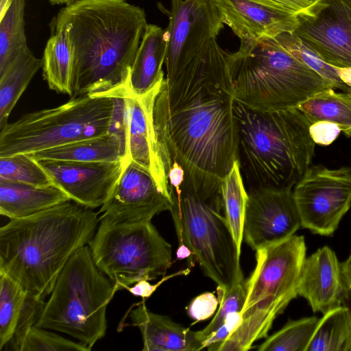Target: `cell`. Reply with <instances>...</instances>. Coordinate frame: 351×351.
<instances>
[{
	"label": "cell",
	"instance_id": "cell-1",
	"mask_svg": "<svg viewBox=\"0 0 351 351\" xmlns=\"http://www.w3.org/2000/svg\"><path fill=\"white\" fill-rule=\"evenodd\" d=\"M165 84L153 112L162 149L183 169L182 186L202 197L221 194V182L238 158L232 84L202 85L168 108Z\"/></svg>",
	"mask_w": 351,
	"mask_h": 351
},
{
	"label": "cell",
	"instance_id": "cell-2",
	"mask_svg": "<svg viewBox=\"0 0 351 351\" xmlns=\"http://www.w3.org/2000/svg\"><path fill=\"white\" fill-rule=\"evenodd\" d=\"M69 27L73 54L71 98H124L148 25L143 8L125 0H80L58 14Z\"/></svg>",
	"mask_w": 351,
	"mask_h": 351
},
{
	"label": "cell",
	"instance_id": "cell-3",
	"mask_svg": "<svg viewBox=\"0 0 351 351\" xmlns=\"http://www.w3.org/2000/svg\"><path fill=\"white\" fill-rule=\"evenodd\" d=\"M98 212L72 200L0 228V272L45 300L70 258L89 244Z\"/></svg>",
	"mask_w": 351,
	"mask_h": 351
},
{
	"label": "cell",
	"instance_id": "cell-4",
	"mask_svg": "<svg viewBox=\"0 0 351 351\" xmlns=\"http://www.w3.org/2000/svg\"><path fill=\"white\" fill-rule=\"evenodd\" d=\"M238 161L249 189H292L311 165V122L297 108L259 111L234 100Z\"/></svg>",
	"mask_w": 351,
	"mask_h": 351
},
{
	"label": "cell",
	"instance_id": "cell-5",
	"mask_svg": "<svg viewBox=\"0 0 351 351\" xmlns=\"http://www.w3.org/2000/svg\"><path fill=\"white\" fill-rule=\"evenodd\" d=\"M228 64L234 100L259 111L297 107L332 85L289 52L276 38L241 40ZM335 89V88H334Z\"/></svg>",
	"mask_w": 351,
	"mask_h": 351
},
{
	"label": "cell",
	"instance_id": "cell-6",
	"mask_svg": "<svg viewBox=\"0 0 351 351\" xmlns=\"http://www.w3.org/2000/svg\"><path fill=\"white\" fill-rule=\"evenodd\" d=\"M306 247L303 236L256 250V266L246 280V298L237 328L213 351H247L267 337L276 318L297 298Z\"/></svg>",
	"mask_w": 351,
	"mask_h": 351
},
{
	"label": "cell",
	"instance_id": "cell-7",
	"mask_svg": "<svg viewBox=\"0 0 351 351\" xmlns=\"http://www.w3.org/2000/svg\"><path fill=\"white\" fill-rule=\"evenodd\" d=\"M117 291L85 245L63 267L35 325L69 335L91 350L106 335L107 306Z\"/></svg>",
	"mask_w": 351,
	"mask_h": 351
},
{
	"label": "cell",
	"instance_id": "cell-8",
	"mask_svg": "<svg viewBox=\"0 0 351 351\" xmlns=\"http://www.w3.org/2000/svg\"><path fill=\"white\" fill-rule=\"evenodd\" d=\"M119 98H71L22 116L0 130V156L30 154L102 136L117 126Z\"/></svg>",
	"mask_w": 351,
	"mask_h": 351
},
{
	"label": "cell",
	"instance_id": "cell-9",
	"mask_svg": "<svg viewBox=\"0 0 351 351\" xmlns=\"http://www.w3.org/2000/svg\"><path fill=\"white\" fill-rule=\"evenodd\" d=\"M170 210L179 247H187L204 274L217 286L231 288L240 254L225 215L222 193L202 197L181 185L171 188Z\"/></svg>",
	"mask_w": 351,
	"mask_h": 351
},
{
	"label": "cell",
	"instance_id": "cell-10",
	"mask_svg": "<svg viewBox=\"0 0 351 351\" xmlns=\"http://www.w3.org/2000/svg\"><path fill=\"white\" fill-rule=\"evenodd\" d=\"M88 246L95 265L118 291L164 276L172 264L171 245L152 221H99Z\"/></svg>",
	"mask_w": 351,
	"mask_h": 351
},
{
	"label": "cell",
	"instance_id": "cell-11",
	"mask_svg": "<svg viewBox=\"0 0 351 351\" xmlns=\"http://www.w3.org/2000/svg\"><path fill=\"white\" fill-rule=\"evenodd\" d=\"M166 14L168 43L165 64L167 84L223 58L217 38L224 27L212 0H170Z\"/></svg>",
	"mask_w": 351,
	"mask_h": 351
},
{
	"label": "cell",
	"instance_id": "cell-12",
	"mask_svg": "<svg viewBox=\"0 0 351 351\" xmlns=\"http://www.w3.org/2000/svg\"><path fill=\"white\" fill-rule=\"evenodd\" d=\"M301 226L331 236L351 206V166H310L293 191Z\"/></svg>",
	"mask_w": 351,
	"mask_h": 351
},
{
	"label": "cell",
	"instance_id": "cell-13",
	"mask_svg": "<svg viewBox=\"0 0 351 351\" xmlns=\"http://www.w3.org/2000/svg\"><path fill=\"white\" fill-rule=\"evenodd\" d=\"M295 18L293 34L330 65L351 68V0H318Z\"/></svg>",
	"mask_w": 351,
	"mask_h": 351
},
{
	"label": "cell",
	"instance_id": "cell-14",
	"mask_svg": "<svg viewBox=\"0 0 351 351\" xmlns=\"http://www.w3.org/2000/svg\"><path fill=\"white\" fill-rule=\"evenodd\" d=\"M165 78L145 95L124 99V124L128 158L147 170L161 191L171 199L169 173L171 157L162 149L154 123V106Z\"/></svg>",
	"mask_w": 351,
	"mask_h": 351
},
{
	"label": "cell",
	"instance_id": "cell-15",
	"mask_svg": "<svg viewBox=\"0 0 351 351\" xmlns=\"http://www.w3.org/2000/svg\"><path fill=\"white\" fill-rule=\"evenodd\" d=\"M243 241L254 250L282 242L301 227L292 189H249Z\"/></svg>",
	"mask_w": 351,
	"mask_h": 351
},
{
	"label": "cell",
	"instance_id": "cell-16",
	"mask_svg": "<svg viewBox=\"0 0 351 351\" xmlns=\"http://www.w3.org/2000/svg\"><path fill=\"white\" fill-rule=\"evenodd\" d=\"M171 207V199L161 191L152 174L129 160L98 214L99 221L141 223L151 221Z\"/></svg>",
	"mask_w": 351,
	"mask_h": 351
},
{
	"label": "cell",
	"instance_id": "cell-17",
	"mask_svg": "<svg viewBox=\"0 0 351 351\" xmlns=\"http://www.w3.org/2000/svg\"><path fill=\"white\" fill-rule=\"evenodd\" d=\"M129 160L75 162L38 161L70 199L87 208L101 207L120 178Z\"/></svg>",
	"mask_w": 351,
	"mask_h": 351
},
{
	"label": "cell",
	"instance_id": "cell-18",
	"mask_svg": "<svg viewBox=\"0 0 351 351\" xmlns=\"http://www.w3.org/2000/svg\"><path fill=\"white\" fill-rule=\"evenodd\" d=\"M224 25L241 40H258L293 32L295 15L256 0H212Z\"/></svg>",
	"mask_w": 351,
	"mask_h": 351
},
{
	"label": "cell",
	"instance_id": "cell-19",
	"mask_svg": "<svg viewBox=\"0 0 351 351\" xmlns=\"http://www.w3.org/2000/svg\"><path fill=\"white\" fill-rule=\"evenodd\" d=\"M346 287L341 263L329 247L319 248L305 258L298 294L308 301L313 312L324 314L342 305Z\"/></svg>",
	"mask_w": 351,
	"mask_h": 351
},
{
	"label": "cell",
	"instance_id": "cell-20",
	"mask_svg": "<svg viewBox=\"0 0 351 351\" xmlns=\"http://www.w3.org/2000/svg\"><path fill=\"white\" fill-rule=\"evenodd\" d=\"M132 325L139 328L143 351H199L203 346L197 332L175 322L170 317L150 311L145 299L130 313Z\"/></svg>",
	"mask_w": 351,
	"mask_h": 351
},
{
	"label": "cell",
	"instance_id": "cell-21",
	"mask_svg": "<svg viewBox=\"0 0 351 351\" xmlns=\"http://www.w3.org/2000/svg\"><path fill=\"white\" fill-rule=\"evenodd\" d=\"M45 304L0 272V350L21 328L35 325Z\"/></svg>",
	"mask_w": 351,
	"mask_h": 351
},
{
	"label": "cell",
	"instance_id": "cell-22",
	"mask_svg": "<svg viewBox=\"0 0 351 351\" xmlns=\"http://www.w3.org/2000/svg\"><path fill=\"white\" fill-rule=\"evenodd\" d=\"M167 43L166 28L147 25L131 69L128 95L143 96L165 79Z\"/></svg>",
	"mask_w": 351,
	"mask_h": 351
},
{
	"label": "cell",
	"instance_id": "cell-23",
	"mask_svg": "<svg viewBox=\"0 0 351 351\" xmlns=\"http://www.w3.org/2000/svg\"><path fill=\"white\" fill-rule=\"evenodd\" d=\"M37 161L43 160L75 162L129 160L125 130L110 131L102 136L28 154Z\"/></svg>",
	"mask_w": 351,
	"mask_h": 351
},
{
	"label": "cell",
	"instance_id": "cell-24",
	"mask_svg": "<svg viewBox=\"0 0 351 351\" xmlns=\"http://www.w3.org/2000/svg\"><path fill=\"white\" fill-rule=\"evenodd\" d=\"M69 200L56 184L36 186L0 178V214L10 219L30 217Z\"/></svg>",
	"mask_w": 351,
	"mask_h": 351
},
{
	"label": "cell",
	"instance_id": "cell-25",
	"mask_svg": "<svg viewBox=\"0 0 351 351\" xmlns=\"http://www.w3.org/2000/svg\"><path fill=\"white\" fill-rule=\"evenodd\" d=\"M52 34L45 46L43 76L49 88L69 97L72 90L73 54L68 24L56 16L51 22Z\"/></svg>",
	"mask_w": 351,
	"mask_h": 351
},
{
	"label": "cell",
	"instance_id": "cell-26",
	"mask_svg": "<svg viewBox=\"0 0 351 351\" xmlns=\"http://www.w3.org/2000/svg\"><path fill=\"white\" fill-rule=\"evenodd\" d=\"M42 66V59L37 58L27 47L0 75V130L8 123L12 109Z\"/></svg>",
	"mask_w": 351,
	"mask_h": 351
},
{
	"label": "cell",
	"instance_id": "cell-27",
	"mask_svg": "<svg viewBox=\"0 0 351 351\" xmlns=\"http://www.w3.org/2000/svg\"><path fill=\"white\" fill-rule=\"evenodd\" d=\"M297 108L311 123L327 121L339 125L347 136H351V96L334 88L316 93L300 103Z\"/></svg>",
	"mask_w": 351,
	"mask_h": 351
},
{
	"label": "cell",
	"instance_id": "cell-28",
	"mask_svg": "<svg viewBox=\"0 0 351 351\" xmlns=\"http://www.w3.org/2000/svg\"><path fill=\"white\" fill-rule=\"evenodd\" d=\"M319 319L306 351H351V314L343 305Z\"/></svg>",
	"mask_w": 351,
	"mask_h": 351
},
{
	"label": "cell",
	"instance_id": "cell-29",
	"mask_svg": "<svg viewBox=\"0 0 351 351\" xmlns=\"http://www.w3.org/2000/svg\"><path fill=\"white\" fill-rule=\"evenodd\" d=\"M225 215L237 247L241 251L248 193L244 186L239 162L236 160L221 182Z\"/></svg>",
	"mask_w": 351,
	"mask_h": 351
},
{
	"label": "cell",
	"instance_id": "cell-30",
	"mask_svg": "<svg viewBox=\"0 0 351 351\" xmlns=\"http://www.w3.org/2000/svg\"><path fill=\"white\" fill-rule=\"evenodd\" d=\"M25 0H13L0 18V75L27 48L24 26Z\"/></svg>",
	"mask_w": 351,
	"mask_h": 351
},
{
	"label": "cell",
	"instance_id": "cell-31",
	"mask_svg": "<svg viewBox=\"0 0 351 351\" xmlns=\"http://www.w3.org/2000/svg\"><path fill=\"white\" fill-rule=\"evenodd\" d=\"M14 351H90L80 341L66 339L46 328L30 325L18 331L5 347Z\"/></svg>",
	"mask_w": 351,
	"mask_h": 351
},
{
	"label": "cell",
	"instance_id": "cell-32",
	"mask_svg": "<svg viewBox=\"0 0 351 351\" xmlns=\"http://www.w3.org/2000/svg\"><path fill=\"white\" fill-rule=\"evenodd\" d=\"M319 318L315 316L289 320L278 331L261 343L258 351H306Z\"/></svg>",
	"mask_w": 351,
	"mask_h": 351
},
{
	"label": "cell",
	"instance_id": "cell-33",
	"mask_svg": "<svg viewBox=\"0 0 351 351\" xmlns=\"http://www.w3.org/2000/svg\"><path fill=\"white\" fill-rule=\"evenodd\" d=\"M0 178L36 186L54 184L48 173L28 154L0 156Z\"/></svg>",
	"mask_w": 351,
	"mask_h": 351
},
{
	"label": "cell",
	"instance_id": "cell-34",
	"mask_svg": "<svg viewBox=\"0 0 351 351\" xmlns=\"http://www.w3.org/2000/svg\"><path fill=\"white\" fill-rule=\"evenodd\" d=\"M217 293L219 300L217 313L204 329L197 331L202 346L205 340L224 323L229 315L242 311L246 298V280L242 269L230 289H226L217 286Z\"/></svg>",
	"mask_w": 351,
	"mask_h": 351
},
{
	"label": "cell",
	"instance_id": "cell-35",
	"mask_svg": "<svg viewBox=\"0 0 351 351\" xmlns=\"http://www.w3.org/2000/svg\"><path fill=\"white\" fill-rule=\"evenodd\" d=\"M276 40L293 56L328 80L333 88L347 92L349 86L341 79L336 67L324 62L292 32H285Z\"/></svg>",
	"mask_w": 351,
	"mask_h": 351
},
{
	"label": "cell",
	"instance_id": "cell-36",
	"mask_svg": "<svg viewBox=\"0 0 351 351\" xmlns=\"http://www.w3.org/2000/svg\"><path fill=\"white\" fill-rule=\"evenodd\" d=\"M219 307V300L214 293L206 292L195 298L187 307L188 315L196 322L210 317Z\"/></svg>",
	"mask_w": 351,
	"mask_h": 351
},
{
	"label": "cell",
	"instance_id": "cell-37",
	"mask_svg": "<svg viewBox=\"0 0 351 351\" xmlns=\"http://www.w3.org/2000/svg\"><path fill=\"white\" fill-rule=\"evenodd\" d=\"M341 132L339 125L327 121L315 122L309 127L310 135L315 143L324 146L333 143Z\"/></svg>",
	"mask_w": 351,
	"mask_h": 351
},
{
	"label": "cell",
	"instance_id": "cell-38",
	"mask_svg": "<svg viewBox=\"0 0 351 351\" xmlns=\"http://www.w3.org/2000/svg\"><path fill=\"white\" fill-rule=\"evenodd\" d=\"M242 320L241 312H236L226 319L224 323L204 342V349L212 351L213 348L226 340L240 325Z\"/></svg>",
	"mask_w": 351,
	"mask_h": 351
},
{
	"label": "cell",
	"instance_id": "cell-39",
	"mask_svg": "<svg viewBox=\"0 0 351 351\" xmlns=\"http://www.w3.org/2000/svg\"><path fill=\"white\" fill-rule=\"evenodd\" d=\"M190 272V268H186L183 270L178 271L168 276H162V278L154 285L149 282V280H140L133 286H128L125 288L130 293L134 296L141 297L143 299L149 298L156 289L165 281L178 276L187 275Z\"/></svg>",
	"mask_w": 351,
	"mask_h": 351
},
{
	"label": "cell",
	"instance_id": "cell-40",
	"mask_svg": "<svg viewBox=\"0 0 351 351\" xmlns=\"http://www.w3.org/2000/svg\"><path fill=\"white\" fill-rule=\"evenodd\" d=\"M269 7L280 11L295 15L318 0H256Z\"/></svg>",
	"mask_w": 351,
	"mask_h": 351
},
{
	"label": "cell",
	"instance_id": "cell-41",
	"mask_svg": "<svg viewBox=\"0 0 351 351\" xmlns=\"http://www.w3.org/2000/svg\"><path fill=\"white\" fill-rule=\"evenodd\" d=\"M343 277L346 285L351 288V252L348 258L341 263Z\"/></svg>",
	"mask_w": 351,
	"mask_h": 351
},
{
	"label": "cell",
	"instance_id": "cell-42",
	"mask_svg": "<svg viewBox=\"0 0 351 351\" xmlns=\"http://www.w3.org/2000/svg\"><path fill=\"white\" fill-rule=\"evenodd\" d=\"M339 77L342 81L349 87H351V68L336 67Z\"/></svg>",
	"mask_w": 351,
	"mask_h": 351
},
{
	"label": "cell",
	"instance_id": "cell-43",
	"mask_svg": "<svg viewBox=\"0 0 351 351\" xmlns=\"http://www.w3.org/2000/svg\"><path fill=\"white\" fill-rule=\"evenodd\" d=\"M342 305L346 306L350 310L351 314V288L348 286L343 295Z\"/></svg>",
	"mask_w": 351,
	"mask_h": 351
},
{
	"label": "cell",
	"instance_id": "cell-44",
	"mask_svg": "<svg viewBox=\"0 0 351 351\" xmlns=\"http://www.w3.org/2000/svg\"><path fill=\"white\" fill-rule=\"evenodd\" d=\"M13 0H0V18H1L10 8Z\"/></svg>",
	"mask_w": 351,
	"mask_h": 351
},
{
	"label": "cell",
	"instance_id": "cell-45",
	"mask_svg": "<svg viewBox=\"0 0 351 351\" xmlns=\"http://www.w3.org/2000/svg\"><path fill=\"white\" fill-rule=\"evenodd\" d=\"M51 5H70L80 0H47Z\"/></svg>",
	"mask_w": 351,
	"mask_h": 351
},
{
	"label": "cell",
	"instance_id": "cell-46",
	"mask_svg": "<svg viewBox=\"0 0 351 351\" xmlns=\"http://www.w3.org/2000/svg\"><path fill=\"white\" fill-rule=\"evenodd\" d=\"M350 96H351V87H350V88L348 90V91L346 92Z\"/></svg>",
	"mask_w": 351,
	"mask_h": 351
}]
</instances>
